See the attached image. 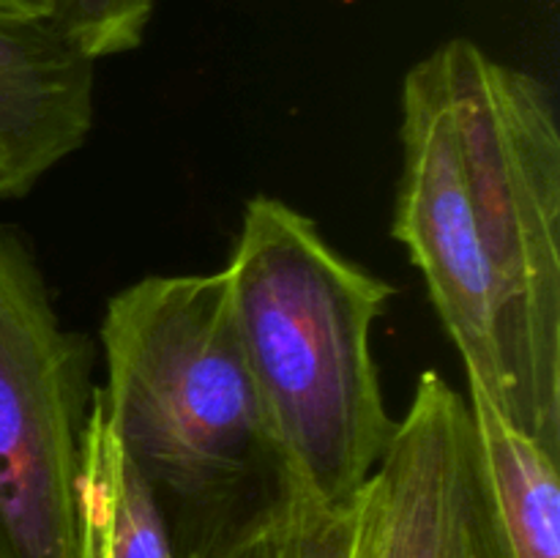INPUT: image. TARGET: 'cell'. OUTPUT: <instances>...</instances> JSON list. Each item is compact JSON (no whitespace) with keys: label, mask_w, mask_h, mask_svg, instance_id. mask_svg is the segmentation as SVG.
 Returning <instances> with one entry per match:
<instances>
[{"label":"cell","mask_w":560,"mask_h":558,"mask_svg":"<svg viewBox=\"0 0 560 558\" xmlns=\"http://www.w3.org/2000/svg\"><path fill=\"white\" fill-rule=\"evenodd\" d=\"M96 60L55 20L0 16V200L25 197L93 129Z\"/></svg>","instance_id":"obj_6"},{"label":"cell","mask_w":560,"mask_h":558,"mask_svg":"<svg viewBox=\"0 0 560 558\" xmlns=\"http://www.w3.org/2000/svg\"><path fill=\"white\" fill-rule=\"evenodd\" d=\"M355 503L334 507L295 490L191 558H353Z\"/></svg>","instance_id":"obj_9"},{"label":"cell","mask_w":560,"mask_h":558,"mask_svg":"<svg viewBox=\"0 0 560 558\" xmlns=\"http://www.w3.org/2000/svg\"><path fill=\"white\" fill-rule=\"evenodd\" d=\"M93 348L63 328L36 257L0 224V558H82Z\"/></svg>","instance_id":"obj_4"},{"label":"cell","mask_w":560,"mask_h":558,"mask_svg":"<svg viewBox=\"0 0 560 558\" xmlns=\"http://www.w3.org/2000/svg\"><path fill=\"white\" fill-rule=\"evenodd\" d=\"M448 558H512V550H509L506 539L498 528L495 514H492L490 498H487L479 465V446H476V463L465 479L457 512H454Z\"/></svg>","instance_id":"obj_11"},{"label":"cell","mask_w":560,"mask_h":558,"mask_svg":"<svg viewBox=\"0 0 560 558\" xmlns=\"http://www.w3.org/2000/svg\"><path fill=\"white\" fill-rule=\"evenodd\" d=\"M109 430L167 514L178 558L295 492L255 386L224 271L151 274L104 306Z\"/></svg>","instance_id":"obj_2"},{"label":"cell","mask_w":560,"mask_h":558,"mask_svg":"<svg viewBox=\"0 0 560 558\" xmlns=\"http://www.w3.org/2000/svg\"><path fill=\"white\" fill-rule=\"evenodd\" d=\"M481 479L512 558H560L558 454L509 425L468 386Z\"/></svg>","instance_id":"obj_8"},{"label":"cell","mask_w":560,"mask_h":558,"mask_svg":"<svg viewBox=\"0 0 560 558\" xmlns=\"http://www.w3.org/2000/svg\"><path fill=\"white\" fill-rule=\"evenodd\" d=\"M474 463L468 399L438 372H424L355 503L353 558H448Z\"/></svg>","instance_id":"obj_5"},{"label":"cell","mask_w":560,"mask_h":558,"mask_svg":"<svg viewBox=\"0 0 560 558\" xmlns=\"http://www.w3.org/2000/svg\"><path fill=\"white\" fill-rule=\"evenodd\" d=\"M392 235L468 386L560 457V131L539 77L448 38L405 74Z\"/></svg>","instance_id":"obj_1"},{"label":"cell","mask_w":560,"mask_h":558,"mask_svg":"<svg viewBox=\"0 0 560 558\" xmlns=\"http://www.w3.org/2000/svg\"><path fill=\"white\" fill-rule=\"evenodd\" d=\"M0 16H9V20H52L55 0H0Z\"/></svg>","instance_id":"obj_12"},{"label":"cell","mask_w":560,"mask_h":558,"mask_svg":"<svg viewBox=\"0 0 560 558\" xmlns=\"http://www.w3.org/2000/svg\"><path fill=\"white\" fill-rule=\"evenodd\" d=\"M153 0H55L60 31L91 60L131 53L142 44Z\"/></svg>","instance_id":"obj_10"},{"label":"cell","mask_w":560,"mask_h":558,"mask_svg":"<svg viewBox=\"0 0 560 558\" xmlns=\"http://www.w3.org/2000/svg\"><path fill=\"white\" fill-rule=\"evenodd\" d=\"M82 558H178L167 514L126 454L93 386L80 468Z\"/></svg>","instance_id":"obj_7"},{"label":"cell","mask_w":560,"mask_h":558,"mask_svg":"<svg viewBox=\"0 0 560 558\" xmlns=\"http://www.w3.org/2000/svg\"><path fill=\"white\" fill-rule=\"evenodd\" d=\"M222 271L290 479L315 501L350 507L397 427L372 356V328L397 290L271 195L244 206Z\"/></svg>","instance_id":"obj_3"}]
</instances>
